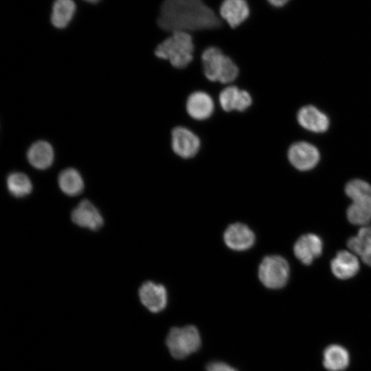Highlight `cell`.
<instances>
[{"label":"cell","instance_id":"e0dca14e","mask_svg":"<svg viewBox=\"0 0 371 371\" xmlns=\"http://www.w3.org/2000/svg\"><path fill=\"white\" fill-rule=\"evenodd\" d=\"M297 121L304 128L315 133L324 132L329 126L327 116L313 106L302 107L298 111Z\"/></svg>","mask_w":371,"mask_h":371},{"label":"cell","instance_id":"ac0fdd59","mask_svg":"<svg viewBox=\"0 0 371 371\" xmlns=\"http://www.w3.org/2000/svg\"><path fill=\"white\" fill-rule=\"evenodd\" d=\"M27 159L37 169L49 168L54 161V153L52 146L45 141H38L28 149Z\"/></svg>","mask_w":371,"mask_h":371},{"label":"cell","instance_id":"44dd1931","mask_svg":"<svg viewBox=\"0 0 371 371\" xmlns=\"http://www.w3.org/2000/svg\"><path fill=\"white\" fill-rule=\"evenodd\" d=\"M76 11L73 0H55L52 5L51 22L56 28L65 27L71 21Z\"/></svg>","mask_w":371,"mask_h":371},{"label":"cell","instance_id":"7c38bea8","mask_svg":"<svg viewBox=\"0 0 371 371\" xmlns=\"http://www.w3.org/2000/svg\"><path fill=\"white\" fill-rule=\"evenodd\" d=\"M186 112L194 120L201 121L208 119L214 113V103L206 92L196 91L190 93L186 103Z\"/></svg>","mask_w":371,"mask_h":371},{"label":"cell","instance_id":"3957f363","mask_svg":"<svg viewBox=\"0 0 371 371\" xmlns=\"http://www.w3.org/2000/svg\"><path fill=\"white\" fill-rule=\"evenodd\" d=\"M201 59L203 74L211 82L229 84L236 80L239 74L236 64L217 47L210 46L205 49Z\"/></svg>","mask_w":371,"mask_h":371},{"label":"cell","instance_id":"484cf974","mask_svg":"<svg viewBox=\"0 0 371 371\" xmlns=\"http://www.w3.org/2000/svg\"><path fill=\"white\" fill-rule=\"evenodd\" d=\"M84 1L90 3H96L100 1L101 0H84Z\"/></svg>","mask_w":371,"mask_h":371},{"label":"cell","instance_id":"30bf717a","mask_svg":"<svg viewBox=\"0 0 371 371\" xmlns=\"http://www.w3.org/2000/svg\"><path fill=\"white\" fill-rule=\"evenodd\" d=\"M218 102L221 109L226 112L247 110L252 104L250 93L236 86H228L219 93Z\"/></svg>","mask_w":371,"mask_h":371},{"label":"cell","instance_id":"7a4b0ae2","mask_svg":"<svg viewBox=\"0 0 371 371\" xmlns=\"http://www.w3.org/2000/svg\"><path fill=\"white\" fill-rule=\"evenodd\" d=\"M194 45L189 32L177 31L160 43L155 49V56L170 62L177 69L186 67L193 60Z\"/></svg>","mask_w":371,"mask_h":371},{"label":"cell","instance_id":"277c9868","mask_svg":"<svg viewBox=\"0 0 371 371\" xmlns=\"http://www.w3.org/2000/svg\"><path fill=\"white\" fill-rule=\"evenodd\" d=\"M352 203L347 209L348 221L356 225H366L371 221V186L361 179L349 181L345 188Z\"/></svg>","mask_w":371,"mask_h":371},{"label":"cell","instance_id":"2e32d148","mask_svg":"<svg viewBox=\"0 0 371 371\" xmlns=\"http://www.w3.org/2000/svg\"><path fill=\"white\" fill-rule=\"evenodd\" d=\"M333 273L339 279L344 280L353 277L359 271V263L355 254L346 250L339 251L331 260Z\"/></svg>","mask_w":371,"mask_h":371},{"label":"cell","instance_id":"5bb4252c","mask_svg":"<svg viewBox=\"0 0 371 371\" xmlns=\"http://www.w3.org/2000/svg\"><path fill=\"white\" fill-rule=\"evenodd\" d=\"M71 220L80 227L96 230L104 223L98 209L88 200H82L71 212Z\"/></svg>","mask_w":371,"mask_h":371},{"label":"cell","instance_id":"d4e9b609","mask_svg":"<svg viewBox=\"0 0 371 371\" xmlns=\"http://www.w3.org/2000/svg\"><path fill=\"white\" fill-rule=\"evenodd\" d=\"M268 2L275 7H282L288 3L289 0H267Z\"/></svg>","mask_w":371,"mask_h":371},{"label":"cell","instance_id":"603a6c76","mask_svg":"<svg viewBox=\"0 0 371 371\" xmlns=\"http://www.w3.org/2000/svg\"><path fill=\"white\" fill-rule=\"evenodd\" d=\"M7 187L9 192L16 197L29 194L32 185L29 177L22 172H12L7 178Z\"/></svg>","mask_w":371,"mask_h":371},{"label":"cell","instance_id":"8992f818","mask_svg":"<svg viewBox=\"0 0 371 371\" xmlns=\"http://www.w3.org/2000/svg\"><path fill=\"white\" fill-rule=\"evenodd\" d=\"M289 265L280 256H269L263 258L258 268V278L267 288L277 289L285 286L289 277Z\"/></svg>","mask_w":371,"mask_h":371},{"label":"cell","instance_id":"ffe728a7","mask_svg":"<svg viewBox=\"0 0 371 371\" xmlns=\"http://www.w3.org/2000/svg\"><path fill=\"white\" fill-rule=\"evenodd\" d=\"M350 355L348 350L338 344L326 347L323 353V365L328 371H343L348 366Z\"/></svg>","mask_w":371,"mask_h":371},{"label":"cell","instance_id":"9c48e42d","mask_svg":"<svg viewBox=\"0 0 371 371\" xmlns=\"http://www.w3.org/2000/svg\"><path fill=\"white\" fill-rule=\"evenodd\" d=\"M225 245L235 251H244L251 248L256 240L253 231L246 225L233 223L227 227L223 234Z\"/></svg>","mask_w":371,"mask_h":371},{"label":"cell","instance_id":"8fae6325","mask_svg":"<svg viewBox=\"0 0 371 371\" xmlns=\"http://www.w3.org/2000/svg\"><path fill=\"white\" fill-rule=\"evenodd\" d=\"M142 304L153 313L164 310L167 304V291L160 284L148 281L142 284L139 290Z\"/></svg>","mask_w":371,"mask_h":371},{"label":"cell","instance_id":"7402d4cb","mask_svg":"<svg viewBox=\"0 0 371 371\" xmlns=\"http://www.w3.org/2000/svg\"><path fill=\"white\" fill-rule=\"evenodd\" d=\"M58 184L61 190L69 196L80 194L84 187L80 174L76 169L71 168L65 169L60 173Z\"/></svg>","mask_w":371,"mask_h":371},{"label":"cell","instance_id":"ba28073f","mask_svg":"<svg viewBox=\"0 0 371 371\" xmlns=\"http://www.w3.org/2000/svg\"><path fill=\"white\" fill-rule=\"evenodd\" d=\"M290 163L300 170H308L318 163L319 154L317 149L307 142H300L293 144L288 150Z\"/></svg>","mask_w":371,"mask_h":371},{"label":"cell","instance_id":"9a60e30c","mask_svg":"<svg viewBox=\"0 0 371 371\" xmlns=\"http://www.w3.org/2000/svg\"><path fill=\"white\" fill-rule=\"evenodd\" d=\"M219 12L232 28L244 22L249 15V7L246 0H223Z\"/></svg>","mask_w":371,"mask_h":371},{"label":"cell","instance_id":"4fadbf2b","mask_svg":"<svg viewBox=\"0 0 371 371\" xmlns=\"http://www.w3.org/2000/svg\"><path fill=\"white\" fill-rule=\"evenodd\" d=\"M322 249L321 238L314 234L302 235L293 247L295 257L306 265H311L315 258L319 257Z\"/></svg>","mask_w":371,"mask_h":371},{"label":"cell","instance_id":"5b68a950","mask_svg":"<svg viewBox=\"0 0 371 371\" xmlns=\"http://www.w3.org/2000/svg\"><path fill=\"white\" fill-rule=\"evenodd\" d=\"M201 344L198 329L194 326L172 328L167 337L166 345L170 355L181 359L195 352Z\"/></svg>","mask_w":371,"mask_h":371},{"label":"cell","instance_id":"6da1fadb","mask_svg":"<svg viewBox=\"0 0 371 371\" xmlns=\"http://www.w3.org/2000/svg\"><path fill=\"white\" fill-rule=\"evenodd\" d=\"M157 25L164 31H198L218 27L221 21L202 0H164Z\"/></svg>","mask_w":371,"mask_h":371},{"label":"cell","instance_id":"d6986e66","mask_svg":"<svg viewBox=\"0 0 371 371\" xmlns=\"http://www.w3.org/2000/svg\"><path fill=\"white\" fill-rule=\"evenodd\" d=\"M347 246L371 267V226L361 227L356 236L348 240Z\"/></svg>","mask_w":371,"mask_h":371},{"label":"cell","instance_id":"52a82bcc","mask_svg":"<svg viewBox=\"0 0 371 371\" xmlns=\"http://www.w3.org/2000/svg\"><path fill=\"white\" fill-rule=\"evenodd\" d=\"M201 147L199 137L183 126H176L171 131V148L173 153L183 159L194 157Z\"/></svg>","mask_w":371,"mask_h":371},{"label":"cell","instance_id":"cb8c5ba5","mask_svg":"<svg viewBox=\"0 0 371 371\" xmlns=\"http://www.w3.org/2000/svg\"><path fill=\"white\" fill-rule=\"evenodd\" d=\"M207 371H238L231 366L221 361L210 363L206 368Z\"/></svg>","mask_w":371,"mask_h":371}]
</instances>
